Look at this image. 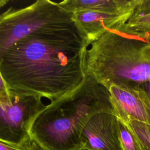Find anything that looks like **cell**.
Here are the masks:
<instances>
[{
  "instance_id": "cell-1",
  "label": "cell",
  "mask_w": 150,
  "mask_h": 150,
  "mask_svg": "<svg viewBox=\"0 0 150 150\" xmlns=\"http://www.w3.org/2000/svg\"><path fill=\"white\" fill-rule=\"evenodd\" d=\"M88 46L76 25L42 28L4 52L0 71L11 91L53 102L85 81Z\"/></svg>"
},
{
  "instance_id": "cell-10",
  "label": "cell",
  "mask_w": 150,
  "mask_h": 150,
  "mask_svg": "<svg viewBox=\"0 0 150 150\" xmlns=\"http://www.w3.org/2000/svg\"><path fill=\"white\" fill-rule=\"evenodd\" d=\"M121 32L150 41V0H139Z\"/></svg>"
},
{
  "instance_id": "cell-4",
  "label": "cell",
  "mask_w": 150,
  "mask_h": 150,
  "mask_svg": "<svg viewBox=\"0 0 150 150\" xmlns=\"http://www.w3.org/2000/svg\"><path fill=\"white\" fill-rule=\"evenodd\" d=\"M74 25L73 13L52 1L38 0L21 8L9 7L0 14V57L11 45L38 30Z\"/></svg>"
},
{
  "instance_id": "cell-11",
  "label": "cell",
  "mask_w": 150,
  "mask_h": 150,
  "mask_svg": "<svg viewBox=\"0 0 150 150\" xmlns=\"http://www.w3.org/2000/svg\"><path fill=\"white\" fill-rule=\"evenodd\" d=\"M121 122L124 123L134 134L142 150H150L149 124L134 120H129Z\"/></svg>"
},
{
  "instance_id": "cell-6",
  "label": "cell",
  "mask_w": 150,
  "mask_h": 150,
  "mask_svg": "<svg viewBox=\"0 0 150 150\" xmlns=\"http://www.w3.org/2000/svg\"><path fill=\"white\" fill-rule=\"evenodd\" d=\"M120 122L109 112L97 113L85 122L80 134V150H124L120 138Z\"/></svg>"
},
{
  "instance_id": "cell-5",
  "label": "cell",
  "mask_w": 150,
  "mask_h": 150,
  "mask_svg": "<svg viewBox=\"0 0 150 150\" xmlns=\"http://www.w3.org/2000/svg\"><path fill=\"white\" fill-rule=\"evenodd\" d=\"M46 107L40 96L11 91V101H0V139L16 145L30 142L31 125Z\"/></svg>"
},
{
  "instance_id": "cell-13",
  "label": "cell",
  "mask_w": 150,
  "mask_h": 150,
  "mask_svg": "<svg viewBox=\"0 0 150 150\" xmlns=\"http://www.w3.org/2000/svg\"><path fill=\"white\" fill-rule=\"evenodd\" d=\"M0 150H33L32 142L30 141L22 145H16L0 139Z\"/></svg>"
},
{
  "instance_id": "cell-7",
  "label": "cell",
  "mask_w": 150,
  "mask_h": 150,
  "mask_svg": "<svg viewBox=\"0 0 150 150\" xmlns=\"http://www.w3.org/2000/svg\"><path fill=\"white\" fill-rule=\"evenodd\" d=\"M108 91L113 114L120 121L134 120L150 125V104L141 85L112 84Z\"/></svg>"
},
{
  "instance_id": "cell-14",
  "label": "cell",
  "mask_w": 150,
  "mask_h": 150,
  "mask_svg": "<svg viewBox=\"0 0 150 150\" xmlns=\"http://www.w3.org/2000/svg\"><path fill=\"white\" fill-rule=\"evenodd\" d=\"M11 101V90L0 71V101Z\"/></svg>"
},
{
  "instance_id": "cell-8",
  "label": "cell",
  "mask_w": 150,
  "mask_h": 150,
  "mask_svg": "<svg viewBox=\"0 0 150 150\" xmlns=\"http://www.w3.org/2000/svg\"><path fill=\"white\" fill-rule=\"evenodd\" d=\"M132 13L83 11L73 13V21L90 46L107 31L121 32Z\"/></svg>"
},
{
  "instance_id": "cell-9",
  "label": "cell",
  "mask_w": 150,
  "mask_h": 150,
  "mask_svg": "<svg viewBox=\"0 0 150 150\" xmlns=\"http://www.w3.org/2000/svg\"><path fill=\"white\" fill-rule=\"evenodd\" d=\"M139 0H65L58 2L66 11L74 13L83 11H98L108 13L133 12Z\"/></svg>"
},
{
  "instance_id": "cell-17",
  "label": "cell",
  "mask_w": 150,
  "mask_h": 150,
  "mask_svg": "<svg viewBox=\"0 0 150 150\" xmlns=\"http://www.w3.org/2000/svg\"><path fill=\"white\" fill-rule=\"evenodd\" d=\"M32 145H33V150H42L39 147H38L35 144L32 142Z\"/></svg>"
},
{
  "instance_id": "cell-16",
  "label": "cell",
  "mask_w": 150,
  "mask_h": 150,
  "mask_svg": "<svg viewBox=\"0 0 150 150\" xmlns=\"http://www.w3.org/2000/svg\"><path fill=\"white\" fill-rule=\"evenodd\" d=\"M9 2V0H0V8L6 5Z\"/></svg>"
},
{
  "instance_id": "cell-12",
  "label": "cell",
  "mask_w": 150,
  "mask_h": 150,
  "mask_svg": "<svg viewBox=\"0 0 150 150\" xmlns=\"http://www.w3.org/2000/svg\"><path fill=\"white\" fill-rule=\"evenodd\" d=\"M120 138L124 150H142L136 138L122 122L120 121Z\"/></svg>"
},
{
  "instance_id": "cell-15",
  "label": "cell",
  "mask_w": 150,
  "mask_h": 150,
  "mask_svg": "<svg viewBox=\"0 0 150 150\" xmlns=\"http://www.w3.org/2000/svg\"><path fill=\"white\" fill-rule=\"evenodd\" d=\"M141 86L145 91L150 104V80L143 83L142 84H141Z\"/></svg>"
},
{
  "instance_id": "cell-2",
  "label": "cell",
  "mask_w": 150,
  "mask_h": 150,
  "mask_svg": "<svg viewBox=\"0 0 150 150\" xmlns=\"http://www.w3.org/2000/svg\"><path fill=\"white\" fill-rule=\"evenodd\" d=\"M112 112L108 89L91 77L77 89L47 105L30 131L32 142L42 150H80V134L93 115Z\"/></svg>"
},
{
  "instance_id": "cell-3",
  "label": "cell",
  "mask_w": 150,
  "mask_h": 150,
  "mask_svg": "<svg viewBox=\"0 0 150 150\" xmlns=\"http://www.w3.org/2000/svg\"><path fill=\"white\" fill-rule=\"evenodd\" d=\"M86 53V74L108 89L112 84L139 86L150 80V41L107 31Z\"/></svg>"
}]
</instances>
